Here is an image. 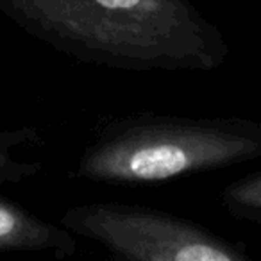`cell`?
<instances>
[{"instance_id":"1","label":"cell","mask_w":261,"mask_h":261,"mask_svg":"<svg viewBox=\"0 0 261 261\" xmlns=\"http://www.w3.org/2000/svg\"><path fill=\"white\" fill-rule=\"evenodd\" d=\"M31 38L79 63L125 72H211L224 33L192 0H0Z\"/></svg>"},{"instance_id":"5","label":"cell","mask_w":261,"mask_h":261,"mask_svg":"<svg viewBox=\"0 0 261 261\" xmlns=\"http://www.w3.org/2000/svg\"><path fill=\"white\" fill-rule=\"evenodd\" d=\"M40 138L36 127H18V129L0 130V186L18 185L27 179H33L45 168L40 160L20 158V150L33 145Z\"/></svg>"},{"instance_id":"2","label":"cell","mask_w":261,"mask_h":261,"mask_svg":"<svg viewBox=\"0 0 261 261\" xmlns=\"http://www.w3.org/2000/svg\"><path fill=\"white\" fill-rule=\"evenodd\" d=\"M254 160H261L257 120L140 111L98 127L72 177L97 185L145 186Z\"/></svg>"},{"instance_id":"6","label":"cell","mask_w":261,"mask_h":261,"mask_svg":"<svg viewBox=\"0 0 261 261\" xmlns=\"http://www.w3.org/2000/svg\"><path fill=\"white\" fill-rule=\"evenodd\" d=\"M218 200L232 218L261 225V170L227 182L218 193Z\"/></svg>"},{"instance_id":"4","label":"cell","mask_w":261,"mask_h":261,"mask_svg":"<svg viewBox=\"0 0 261 261\" xmlns=\"http://www.w3.org/2000/svg\"><path fill=\"white\" fill-rule=\"evenodd\" d=\"M75 250L77 242L68 229L0 195V254L23 252L66 259Z\"/></svg>"},{"instance_id":"3","label":"cell","mask_w":261,"mask_h":261,"mask_svg":"<svg viewBox=\"0 0 261 261\" xmlns=\"http://www.w3.org/2000/svg\"><path fill=\"white\" fill-rule=\"evenodd\" d=\"M59 224L72 234L100 243L125 261H249L242 242L156 207L140 204L88 202L70 206Z\"/></svg>"}]
</instances>
